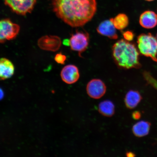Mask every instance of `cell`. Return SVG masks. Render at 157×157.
<instances>
[{
    "label": "cell",
    "mask_w": 157,
    "mask_h": 157,
    "mask_svg": "<svg viewBox=\"0 0 157 157\" xmlns=\"http://www.w3.org/2000/svg\"><path fill=\"white\" fill-rule=\"evenodd\" d=\"M52 6L57 16L72 27L85 25L97 9L96 0H53Z\"/></svg>",
    "instance_id": "1"
},
{
    "label": "cell",
    "mask_w": 157,
    "mask_h": 157,
    "mask_svg": "<svg viewBox=\"0 0 157 157\" xmlns=\"http://www.w3.org/2000/svg\"><path fill=\"white\" fill-rule=\"evenodd\" d=\"M114 60L119 67L125 69L141 67L139 53L135 45L123 39L115 43L112 48Z\"/></svg>",
    "instance_id": "2"
},
{
    "label": "cell",
    "mask_w": 157,
    "mask_h": 157,
    "mask_svg": "<svg viewBox=\"0 0 157 157\" xmlns=\"http://www.w3.org/2000/svg\"><path fill=\"white\" fill-rule=\"evenodd\" d=\"M139 52L143 56L157 62V39L151 33L142 34L137 38Z\"/></svg>",
    "instance_id": "3"
},
{
    "label": "cell",
    "mask_w": 157,
    "mask_h": 157,
    "mask_svg": "<svg viewBox=\"0 0 157 157\" xmlns=\"http://www.w3.org/2000/svg\"><path fill=\"white\" fill-rule=\"evenodd\" d=\"M20 27L9 19L0 20V43L13 40L19 34Z\"/></svg>",
    "instance_id": "4"
},
{
    "label": "cell",
    "mask_w": 157,
    "mask_h": 157,
    "mask_svg": "<svg viewBox=\"0 0 157 157\" xmlns=\"http://www.w3.org/2000/svg\"><path fill=\"white\" fill-rule=\"evenodd\" d=\"M70 46L72 50L78 53L81 56L82 53L87 50L89 45V34L87 32L76 31L70 39Z\"/></svg>",
    "instance_id": "5"
},
{
    "label": "cell",
    "mask_w": 157,
    "mask_h": 157,
    "mask_svg": "<svg viewBox=\"0 0 157 157\" xmlns=\"http://www.w3.org/2000/svg\"><path fill=\"white\" fill-rule=\"evenodd\" d=\"M37 0H4L6 5L17 14L25 15L32 11Z\"/></svg>",
    "instance_id": "6"
},
{
    "label": "cell",
    "mask_w": 157,
    "mask_h": 157,
    "mask_svg": "<svg viewBox=\"0 0 157 157\" xmlns=\"http://www.w3.org/2000/svg\"><path fill=\"white\" fill-rule=\"evenodd\" d=\"M86 89L89 97L92 99H98L105 95L107 91V87L101 80L94 78L87 83Z\"/></svg>",
    "instance_id": "7"
},
{
    "label": "cell",
    "mask_w": 157,
    "mask_h": 157,
    "mask_svg": "<svg viewBox=\"0 0 157 157\" xmlns=\"http://www.w3.org/2000/svg\"><path fill=\"white\" fill-rule=\"evenodd\" d=\"M62 42L59 37L46 35L41 38L38 41V45L42 50L56 52L60 48Z\"/></svg>",
    "instance_id": "8"
},
{
    "label": "cell",
    "mask_w": 157,
    "mask_h": 157,
    "mask_svg": "<svg viewBox=\"0 0 157 157\" xmlns=\"http://www.w3.org/2000/svg\"><path fill=\"white\" fill-rule=\"evenodd\" d=\"M60 76L64 83L68 84H73L79 79V70L77 67L74 65H67L63 68Z\"/></svg>",
    "instance_id": "9"
},
{
    "label": "cell",
    "mask_w": 157,
    "mask_h": 157,
    "mask_svg": "<svg viewBox=\"0 0 157 157\" xmlns=\"http://www.w3.org/2000/svg\"><path fill=\"white\" fill-rule=\"evenodd\" d=\"M97 30L99 34L111 39L115 40L118 37L113 22V18L102 21L97 27Z\"/></svg>",
    "instance_id": "10"
},
{
    "label": "cell",
    "mask_w": 157,
    "mask_h": 157,
    "mask_svg": "<svg viewBox=\"0 0 157 157\" xmlns=\"http://www.w3.org/2000/svg\"><path fill=\"white\" fill-rule=\"evenodd\" d=\"M139 23L145 29L154 28L157 25V15L152 11H145L140 16Z\"/></svg>",
    "instance_id": "11"
},
{
    "label": "cell",
    "mask_w": 157,
    "mask_h": 157,
    "mask_svg": "<svg viewBox=\"0 0 157 157\" xmlns=\"http://www.w3.org/2000/svg\"><path fill=\"white\" fill-rule=\"evenodd\" d=\"M14 71V66L10 60L6 58L0 59V80L10 78Z\"/></svg>",
    "instance_id": "12"
},
{
    "label": "cell",
    "mask_w": 157,
    "mask_h": 157,
    "mask_svg": "<svg viewBox=\"0 0 157 157\" xmlns=\"http://www.w3.org/2000/svg\"><path fill=\"white\" fill-rule=\"evenodd\" d=\"M142 99V96L138 91L133 90H130L128 92L125 96V105L128 109H134L138 105Z\"/></svg>",
    "instance_id": "13"
},
{
    "label": "cell",
    "mask_w": 157,
    "mask_h": 157,
    "mask_svg": "<svg viewBox=\"0 0 157 157\" xmlns=\"http://www.w3.org/2000/svg\"><path fill=\"white\" fill-rule=\"evenodd\" d=\"M98 111L104 117H113L115 113L114 104L109 100H105L101 102L98 105Z\"/></svg>",
    "instance_id": "14"
},
{
    "label": "cell",
    "mask_w": 157,
    "mask_h": 157,
    "mask_svg": "<svg viewBox=\"0 0 157 157\" xmlns=\"http://www.w3.org/2000/svg\"><path fill=\"white\" fill-rule=\"evenodd\" d=\"M150 123L148 121H141L133 125V134L137 137H142L148 135L150 128Z\"/></svg>",
    "instance_id": "15"
},
{
    "label": "cell",
    "mask_w": 157,
    "mask_h": 157,
    "mask_svg": "<svg viewBox=\"0 0 157 157\" xmlns=\"http://www.w3.org/2000/svg\"><path fill=\"white\" fill-rule=\"evenodd\" d=\"M129 19L127 16L124 13H120L114 18H113V22L116 29L122 30L126 28L129 24Z\"/></svg>",
    "instance_id": "16"
},
{
    "label": "cell",
    "mask_w": 157,
    "mask_h": 157,
    "mask_svg": "<svg viewBox=\"0 0 157 157\" xmlns=\"http://www.w3.org/2000/svg\"><path fill=\"white\" fill-rule=\"evenodd\" d=\"M143 74L147 82L157 90V80L153 78L148 72H145Z\"/></svg>",
    "instance_id": "17"
},
{
    "label": "cell",
    "mask_w": 157,
    "mask_h": 157,
    "mask_svg": "<svg viewBox=\"0 0 157 157\" xmlns=\"http://www.w3.org/2000/svg\"><path fill=\"white\" fill-rule=\"evenodd\" d=\"M55 60L58 63L63 64L66 60V56L63 54L62 53H59L56 55L55 57Z\"/></svg>",
    "instance_id": "18"
},
{
    "label": "cell",
    "mask_w": 157,
    "mask_h": 157,
    "mask_svg": "<svg viewBox=\"0 0 157 157\" xmlns=\"http://www.w3.org/2000/svg\"><path fill=\"white\" fill-rule=\"evenodd\" d=\"M125 40L128 41H132L134 38V33L131 31H127L123 33Z\"/></svg>",
    "instance_id": "19"
},
{
    "label": "cell",
    "mask_w": 157,
    "mask_h": 157,
    "mask_svg": "<svg viewBox=\"0 0 157 157\" xmlns=\"http://www.w3.org/2000/svg\"><path fill=\"white\" fill-rule=\"evenodd\" d=\"M141 117L140 112L135 111L133 112L132 113V117L135 120H138Z\"/></svg>",
    "instance_id": "20"
},
{
    "label": "cell",
    "mask_w": 157,
    "mask_h": 157,
    "mask_svg": "<svg viewBox=\"0 0 157 157\" xmlns=\"http://www.w3.org/2000/svg\"><path fill=\"white\" fill-rule=\"evenodd\" d=\"M126 155L128 157H133L136 156L134 153L131 152H128L126 153Z\"/></svg>",
    "instance_id": "21"
},
{
    "label": "cell",
    "mask_w": 157,
    "mask_h": 157,
    "mask_svg": "<svg viewBox=\"0 0 157 157\" xmlns=\"http://www.w3.org/2000/svg\"><path fill=\"white\" fill-rule=\"evenodd\" d=\"M63 44L67 46H70V40L68 39H66L63 41Z\"/></svg>",
    "instance_id": "22"
},
{
    "label": "cell",
    "mask_w": 157,
    "mask_h": 157,
    "mask_svg": "<svg viewBox=\"0 0 157 157\" xmlns=\"http://www.w3.org/2000/svg\"><path fill=\"white\" fill-rule=\"evenodd\" d=\"M4 96L3 92L1 88H0V100L2 99Z\"/></svg>",
    "instance_id": "23"
},
{
    "label": "cell",
    "mask_w": 157,
    "mask_h": 157,
    "mask_svg": "<svg viewBox=\"0 0 157 157\" xmlns=\"http://www.w3.org/2000/svg\"><path fill=\"white\" fill-rule=\"evenodd\" d=\"M145 1H148V2H152L155 1V0H145Z\"/></svg>",
    "instance_id": "24"
},
{
    "label": "cell",
    "mask_w": 157,
    "mask_h": 157,
    "mask_svg": "<svg viewBox=\"0 0 157 157\" xmlns=\"http://www.w3.org/2000/svg\"><path fill=\"white\" fill-rule=\"evenodd\" d=\"M156 38L157 39V33L156 36Z\"/></svg>",
    "instance_id": "25"
},
{
    "label": "cell",
    "mask_w": 157,
    "mask_h": 157,
    "mask_svg": "<svg viewBox=\"0 0 157 157\" xmlns=\"http://www.w3.org/2000/svg\"></svg>",
    "instance_id": "26"
}]
</instances>
